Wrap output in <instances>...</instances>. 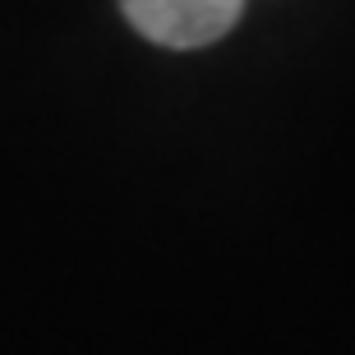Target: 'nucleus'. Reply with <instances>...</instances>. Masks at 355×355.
<instances>
[{
  "label": "nucleus",
  "instance_id": "obj_1",
  "mask_svg": "<svg viewBox=\"0 0 355 355\" xmlns=\"http://www.w3.org/2000/svg\"><path fill=\"white\" fill-rule=\"evenodd\" d=\"M120 10L148 42L194 51L226 37L245 14V0H120Z\"/></svg>",
  "mask_w": 355,
  "mask_h": 355
}]
</instances>
